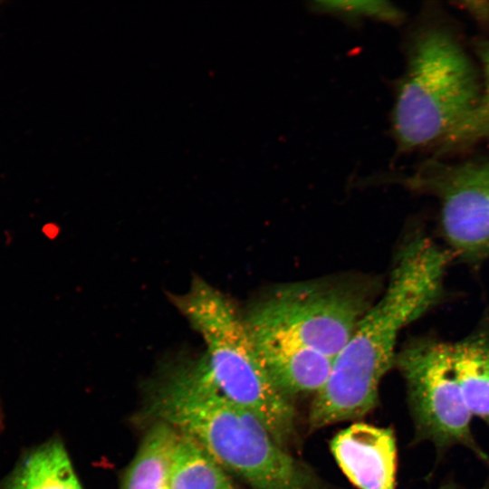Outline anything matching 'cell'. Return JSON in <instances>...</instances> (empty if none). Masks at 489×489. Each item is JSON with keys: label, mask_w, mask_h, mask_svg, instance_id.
Instances as JSON below:
<instances>
[{"label": "cell", "mask_w": 489, "mask_h": 489, "mask_svg": "<svg viewBox=\"0 0 489 489\" xmlns=\"http://www.w3.org/2000/svg\"><path fill=\"white\" fill-rule=\"evenodd\" d=\"M152 413L197 441L253 489H315L314 479L246 408L211 379L203 355L175 363L153 396Z\"/></svg>", "instance_id": "cell-1"}, {"label": "cell", "mask_w": 489, "mask_h": 489, "mask_svg": "<svg viewBox=\"0 0 489 489\" xmlns=\"http://www.w3.org/2000/svg\"><path fill=\"white\" fill-rule=\"evenodd\" d=\"M448 261L449 254L428 238L405 245L384 294L333 360L328 381L338 397L354 404L378 398L379 383L395 364L400 331L436 303Z\"/></svg>", "instance_id": "cell-2"}, {"label": "cell", "mask_w": 489, "mask_h": 489, "mask_svg": "<svg viewBox=\"0 0 489 489\" xmlns=\"http://www.w3.org/2000/svg\"><path fill=\"white\" fill-rule=\"evenodd\" d=\"M172 304L202 337L207 371L231 400L255 415L283 446L293 435L295 413L275 385L234 304L199 276L170 296Z\"/></svg>", "instance_id": "cell-3"}, {"label": "cell", "mask_w": 489, "mask_h": 489, "mask_svg": "<svg viewBox=\"0 0 489 489\" xmlns=\"http://www.w3.org/2000/svg\"><path fill=\"white\" fill-rule=\"evenodd\" d=\"M480 91L471 61L450 33L438 27L419 32L393 110L399 149L441 143L470 114Z\"/></svg>", "instance_id": "cell-4"}, {"label": "cell", "mask_w": 489, "mask_h": 489, "mask_svg": "<svg viewBox=\"0 0 489 489\" xmlns=\"http://www.w3.org/2000/svg\"><path fill=\"white\" fill-rule=\"evenodd\" d=\"M369 308L354 290L298 283L272 291L244 319L252 337L278 339L334 360Z\"/></svg>", "instance_id": "cell-5"}, {"label": "cell", "mask_w": 489, "mask_h": 489, "mask_svg": "<svg viewBox=\"0 0 489 489\" xmlns=\"http://www.w3.org/2000/svg\"><path fill=\"white\" fill-rule=\"evenodd\" d=\"M395 364L405 379L416 439L430 442L438 453L452 446L469 449L489 465L475 440L452 360L451 343L420 340L408 344Z\"/></svg>", "instance_id": "cell-6"}, {"label": "cell", "mask_w": 489, "mask_h": 489, "mask_svg": "<svg viewBox=\"0 0 489 489\" xmlns=\"http://www.w3.org/2000/svg\"><path fill=\"white\" fill-rule=\"evenodd\" d=\"M436 196L451 248L469 261L489 256V160L429 162L410 179Z\"/></svg>", "instance_id": "cell-7"}, {"label": "cell", "mask_w": 489, "mask_h": 489, "mask_svg": "<svg viewBox=\"0 0 489 489\" xmlns=\"http://www.w3.org/2000/svg\"><path fill=\"white\" fill-rule=\"evenodd\" d=\"M331 450L358 488L394 489L397 449L391 429L355 423L333 437Z\"/></svg>", "instance_id": "cell-8"}, {"label": "cell", "mask_w": 489, "mask_h": 489, "mask_svg": "<svg viewBox=\"0 0 489 489\" xmlns=\"http://www.w3.org/2000/svg\"><path fill=\"white\" fill-rule=\"evenodd\" d=\"M251 338L270 377L290 398L300 393H317L326 382L332 359L278 339Z\"/></svg>", "instance_id": "cell-9"}, {"label": "cell", "mask_w": 489, "mask_h": 489, "mask_svg": "<svg viewBox=\"0 0 489 489\" xmlns=\"http://www.w3.org/2000/svg\"><path fill=\"white\" fill-rule=\"evenodd\" d=\"M455 374L472 417L489 427V334L476 333L451 343Z\"/></svg>", "instance_id": "cell-10"}, {"label": "cell", "mask_w": 489, "mask_h": 489, "mask_svg": "<svg viewBox=\"0 0 489 489\" xmlns=\"http://www.w3.org/2000/svg\"><path fill=\"white\" fill-rule=\"evenodd\" d=\"M1 489H82L61 442H47L29 452Z\"/></svg>", "instance_id": "cell-11"}, {"label": "cell", "mask_w": 489, "mask_h": 489, "mask_svg": "<svg viewBox=\"0 0 489 489\" xmlns=\"http://www.w3.org/2000/svg\"><path fill=\"white\" fill-rule=\"evenodd\" d=\"M177 431L157 421L144 436L129 466L122 489H170L172 456Z\"/></svg>", "instance_id": "cell-12"}, {"label": "cell", "mask_w": 489, "mask_h": 489, "mask_svg": "<svg viewBox=\"0 0 489 489\" xmlns=\"http://www.w3.org/2000/svg\"><path fill=\"white\" fill-rule=\"evenodd\" d=\"M170 489H235L227 472L194 438L177 431Z\"/></svg>", "instance_id": "cell-13"}, {"label": "cell", "mask_w": 489, "mask_h": 489, "mask_svg": "<svg viewBox=\"0 0 489 489\" xmlns=\"http://www.w3.org/2000/svg\"><path fill=\"white\" fill-rule=\"evenodd\" d=\"M479 51L484 67V87L470 114L440 143L443 151L469 146L489 137V42L483 43Z\"/></svg>", "instance_id": "cell-14"}, {"label": "cell", "mask_w": 489, "mask_h": 489, "mask_svg": "<svg viewBox=\"0 0 489 489\" xmlns=\"http://www.w3.org/2000/svg\"><path fill=\"white\" fill-rule=\"evenodd\" d=\"M312 7L351 22L370 18L396 24L403 16L400 10L386 1H317L312 3Z\"/></svg>", "instance_id": "cell-15"}, {"label": "cell", "mask_w": 489, "mask_h": 489, "mask_svg": "<svg viewBox=\"0 0 489 489\" xmlns=\"http://www.w3.org/2000/svg\"><path fill=\"white\" fill-rule=\"evenodd\" d=\"M436 489H489V482L476 488H467L462 485H459L454 482H447Z\"/></svg>", "instance_id": "cell-16"}, {"label": "cell", "mask_w": 489, "mask_h": 489, "mask_svg": "<svg viewBox=\"0 0 489 489\" xmlns=\"http://www.w3.org/2000/svg\"><path fill=\"white\" fill-rule=\"evenodd\" d=\"M0 426H1V408H0Z\"/></svg>", "instance_id": "cell-17"}]
</instances>
